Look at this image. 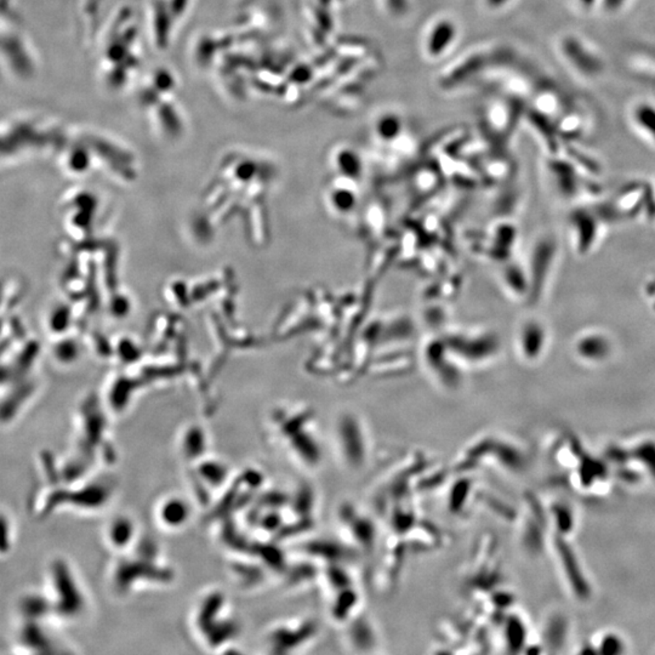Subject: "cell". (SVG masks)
I'll return each mask as SVG.
<instances>
[{"label": "cell", "mask_w": 655, "mask_h": 655, "mask_svg": "<svg viewBox=\"0 0 655 655\" xmlns=\"http://www.w3.org/2000/svg\"><path fill=\"white\" fill-rule=\"evenodd\" d=\"M574 353L587 364H603L612 357L614 342L604 331H587L576 337Z\"/></svg>", "instance_id": "9"}, {"label": "cell", "mask_w": 655, "mask_h": 655, "mask_svg": "<svg viewBox=\"0 0 655 655\" xmlns=\"http://www.w3.org/2000/svg\"><path fill=\"white\" fill-rule=\"evenodd\" d=\"M48 591L45 598L50 611L61 618H75L84 609V595L75 576L64 561H55L49 568Z\"/></svg>", "instance_id": "3"}, {"label": "cell", "mask_w": 655, "mask_h": 655, "mask_svg": "<svg viewBox=\"0 0 655 655\" xmlns=\"http://www.w3.org/2000/svg\"><path fill=\"white\" fill-rule=\"evenodd\" d=\"M336 168L346 180L355 181L362 172V159L351 147H342L336 152Z\"/></svg>", "instance_id": "22"}, {"label": "cell", "mask_w": 655, "mask_h": 655, "mask_svg": "<svg viewBox=\"0 0 655 655\" xmlns=\"http://www.w3.org/2000/svg\"><path fill=\"white\" fill-rule=\"evenodd\" d=\"M136 537V524L133 518L128 516L114 517L108 522L105 530L107 545L117 552L131 550Z\"/></svg>", "instance_id": "14"}, {"label": "cell", "mask_w": 655, "mask_h": 655, "mask_svg": "<svg viewBox=\"0 0 655 655\" xmlns=\"http://www.w3.org/2000/svg\"><path fill=\"white\" fill-rule=\"evenodd\" d=\"M650 188L645 182H631L620 188L613 199L609 220L632 218L645 211L650 197Z\"/></svg>", "instance_id": "8"}, {"label": "cell", "mask_w": 655, "mask_h": 655, "mask_svg": "<svg viewBox=\"0 0 655 655\" xmlns=\"http://www.w3.org/2000/svg\"><path fill=\"white\" fill-rule=\"evenodd\" d=\"M548 344V329L540 320H526L519 328L517 335V347L523 359L527 362H537L543 357Z\"/></svg>", "instance_id": "11"}, {"label": "cell", "mask_w": 655, "mask_h": 655, "mask_svg": "<svg viewBox=\"0 0 655 655\" xmlns=\"http://www.w3.org/2000/svg\"><path fill=\"white\" fill-rule=\"evenodd\" d=\"M339 524L347 545L352 549L364 550L367 552L374 549L376 541L375 523L370 517L359 511V509L344 504L339 509Z\"/></svg>", "instance_id": "6"}, {"label": "cell", "mask_w": 655, "mask_h": 655, "mask_svg": "<svg viewBox=\"0 0 655 655\" xmlns=\"http://www.w3.org/2000/svg\"><path fill=\"white\" fill-rule=\"evenodd\" d=\"M558 51L570 70L584 79H597L606 70V62L601 53L578 34L568 33L561 38Z\"/></svg>", "instance_id": "4"}, {"label": "cell", "mask_w": 655, "mask_h": 655, "mask_svg": "<svg viewBox=\"0 0 655 655\" xmlns=\"http://www.w3.org/2000/svg\"><path fill=\"white\" fill-rule=\"evenodd\" d=\"M554 124L562 139L573 142L581 139L582 135L586 133L587 116L581 108L570 103L563 113L554 120Z\"/></svg>", "instance_id": "16"}, {"label": "cell", "mask_w": 655, "mask_h": 655, "mask_svg": "<svg viewBox=\"0 0 655 655\" xmlns=\"http://www.w3.org/2000/svg\"><path fill=\"white\" fill-rule=\"evenodd\" d=\"M501 623L504 624V643L509 652H517L522 647H527V631L522 619L517 615L504 617Z\"/></svg>", "instance_id": "21"}, {"label": "cell", "mask_w": 655, "mask_h": 655, "mask_svg": "<svg viewBox=\"0 0 655 655\" xmlns=\"http://www.w3.org/2000/svg\"><path fill=\"white\" fill-rule=\"evenodd\" d=\"M362 604V596L355 585L335 592L331 597L329 611L331 620L336 624L350 623L352 619L361 614L359 608Z\"/></svg>", "instance_id": "13"}, {"label": "cell", "mask_w": 655, "mask_h": 655, "mask_svg": "<svg viewBox=\"0 0 655 655\" xmlns=\"http://www.w3.org/2000/svg\"><path fill=\"white\" fill-rule=\"evenodd\" d=\"M480 465H494L506 472H521L526 465L522 448L504 437L485 435L465 448L455 463L458 474L471 472Z\"/></svg>", "instance_id": "1"}, {"label": "cell", "mask_w": 655, "mask_h": 655, "mask_svg": "<svg viewBox=\"0 0 655 655\" xmlns=\"http://www.w3.org/2000/svg\"><path fill=\"white\" fill-rule=\"evenodd\" d=\"M460 36L458 22L448 15H439L427 23L421 38L424 56L437 61L447 56L455 47Z\"/></svg>", "instance_id": "5"}, {"label": "cell", "mask_w": 655, "mask_h": 655, "mask_svg": "<svg viewBox=\"0 0 655 655\" xmlns=\"http://www.w3.org/2000/svg\"><path fill=\"white\" fill-rule=\"evenodd\" d=\"M346 645L355 652H373L378 645V634L375 632L374 625L367 615L358 614L357 617L350 621V629L347 632Z\"/></svg>", "instance_id": "15"}, {"label": "cell", "mask_w": 655, "mask_h": 655, "mask_svg": "<svg viewBox=\"0 0 655 655\" xmlns=\"http://www.w3.org/2000/svg\"><path fill=\"white\" fill-rule=\"evenodd\" d=\"M11 524L9 518L0 512V556L11 550Z\"/></svg>", "instance_id": "23"}, {"label": "cell", "mask_w": 655, "mask_h": 655, "mask_svg": "<svg viewBox=\"0 0 655 655\" xmlns=\"http://www.w3.org/2000/svg\"><path fill=\"white\" fill-rule=\"evenodd\" d=\"M634 128L655 146V105L643 101L634 105L631 111Z\"/></svg>", "instance_id": "18"}, {"label": "cell", "mask_w": 655, "mask_h": 655, "mask_svg": "<svg viewBox=\"0 0 655 655\" xmlns=\"http://www.w3.org/2000/svg\"><path fill=\"white\" fill-rule=\"evenodd\" d=\"M480 1H482V4H483V6H485L487 10L496 12V11L506 9V8L511 5L515 0H480Z\"/></svg>", "instance_id": "25"}, {"label": "cell", "mask_w": 655, "mask_h": 655, "mask_svg": "<svg viewBox=\"0 0 655 655\" xmlns=\"http://www.w3.org/2000/svg\"><path fill=\"white\" fill-rule=\"evenodd\" d=\"M556 254V244L554 240H548L541 242L538 245V249L534 256V285H539L537 288H543V284L546 281V276L554 262Z\"/></svg>", "instance_id": "19"}, {"label": "cell", "mask_w": 655, "mask_h": 655, "mask_svg": "<svg viewBox=\"0 0 655 655\" xmlns=\"http://www.w3.org/2000/svg\"><path fill=\"white\" fill-rule=\"evenodd\" d=\"M632 0H600L597 9L608 14V15H614L623 11L626 6L629 5Z\"/></svg>", "instance_id": "24"}, {"label": "cell", "mask_w": 655, "mask_h": 655, "mask_svg": "<svg viewBox=\"0 0 655 655\" xmlns=\"http://www.w3.org/2000/svg\"><path fill=\"white\" fill-rule=\"evenodd\" d=\"M334 446L341 463L350 471H359L368 463L369 441L362 421L352 413H345L336 421Z\"/></svg>", "instance_id": "2"}, {"label": "cell", "mask_w": 655, "mask_h": 655, "mask_svg": "<svg viewBox=\"0 0 655 655\" xmlns=\"http://www.w3.org/2000/svg\"><path fill=\"white\" fill-rule=\"evenodd\" d=\"M155 517L162 529L169 532L181 530L191 518L190 504L181 496H164L155 505Z\"/></svg>", "instance_id": "12"}, {"label": "cell", "mask_w": 655, "mask_h": 655, "mask_svg": "<svg viewBox=\"0 0 655 655\" xmlns=\"http://www.w3.org/2000/svg\"><path fill=\"white\" fill-rule=\"evenodd\" d=\"M576 6L584 11H591L597 9L600 0H574Z\"/></svg>", "instance_id": "26"}, {"label": "cell", "mask_w": 655, "mask_h": 655, "mask_svg": "<svg viewBox=\"0 0 655 655\" xmlns=\"http://www.w3.org/2000/svg\"><path fill=\"white\" fill-rule=\"evenodd\" d=\"M548 170H550L557 192L563 197L571 199L580 194L584 188L582 171L571 160L554 155L548 163Z\"/></svg>", "instance_id": "10"}, {"label": "cell", "mask_w": 655, "mask_h": 655, "mask_svg": "<svg viewBox=\"0 0 655 655\" xmlns=\"http://www.w3.org/2000/svg\"><path fill=\"white\" fill-rule=\"evenodd\" d=\"M603 215L590 208H576L569 215L570 233L579 255L589 254L596 245Z\"/></svg>", "instance_id": "7"}, {"label": "cell", "mask_w": 655, "mask_h": 655, "mask_svg": "<svg viewBox=\"0 0 655 655\" xmlns=\"http://www.w3.org/2000/svg\"><path fill=\"white\" fill-rule=\"evenodd\" d=\"M404 130V119L394 110H384L378 112L373 120V133L376 139L385 144H391L400 138Z\"/></svg>", "instance_id": "17"}, {"label": "cell", "mask_w": 655, "mask_h": 655, "mask_svg": "<svg viewBox=\"0 0 655 655\" xmlns=\"http://www.w3.org/2000/svg\"><path fill=\"white\" fill-rule=\"evenodd\" d=\"M474 480L469 478H460L455 480L448 493V507L453 513H463L466 507L471 504L474 496Z\"/></svg>", "instance_id": "20"}]
</instances>
